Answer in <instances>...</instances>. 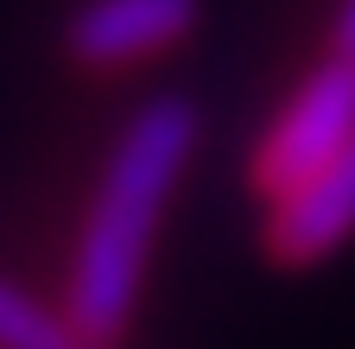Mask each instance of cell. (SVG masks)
Segmentation results:
<instances>
[{
	"instance_id": "cell-3",
	"label": "cell",
	"mask_w": 355,
	"mask_h": 349,
	"mask_svg": "<svg viewBox=\"0 0 355 349\" xmlns=\"http://www.w3.org/2000/svg\"><path fill=\"white\" fill-rule=\"evenodd\" d=\"M203 19V0H83L64 19V51L83 70H121L171 51Z\"/></svg>"
},
{
	"instance_id": "cell-7",
	"label": "cell",
	"mask_w": 355,
	"mask_h": 349,
	"mask_svg": "<svg viewBox=\"0 0 355 349\" xmlns=\"http://www.w3.org/2000/svg\"><path fill=\"white\" fill-rule=\"evenodd\" d=\"M76 349H114V337H83Z\"/></svg>"
},
{
	"instance_id": "cell-1",
	"label": "cell",
	"mask_w": 355,
	"mask_h": 349,
	"mask_svg": "<svg viewBox=\"0 0 355 349\" xmlns=\"http://www.w3.org/2000/svg\"><path fill=\"white\" fill-rule=\"evenodd\" d=\"M197 153V108L184 96H146L121 121V134L102 159L96 197L83 210L70 248L64 318L83 337H114L146 286V254L159 241V216Z\"/></svg>"
},
{
	"instance_id": "cell-2",
	"label": "cell",
	"mask_w": 355,
	"mask_h": 349,
	"mask_svg": "<svg viewBox=\"0 0 355 349\" xmlns=\"http://www.w3.org/2000/svg\"><path fill=\"white\" fill-rule=\"evenodd\" d=\"M349 140H355V64L330 51L279 102L273 127L260 134V146H254V185L266 197H286L318 165H330Z\"/></svg>"
},
{
	"instance_id": "cell-6",
	"label": "cell",
	"mask_w": 355,
	"mask_h": 349,
	"mask_svg": "<svg viewBox=\"0 0 355 349\" xmlns=\"http://www.w3.org/2000/svg\"><path fill=\"white\" fill-rule=\"evenodd\" d=\"M330 51L355 64V0H336V19H330Z\"/></svg>"
},
{
	"instance_id": "cell-5",
	"label": "cell",
	"mask_w": 355,
	"mask_h": 349,
	"mask_svg": "<svg viewBox=\"0 0 355 349\" xmlns=\"http://www.w3.org/2000/svg\"><path fill=\"white\" fill-rule=\"evenodd\" d=\"M76 343H83V330L64 312H51L26 286L0 280V349H76Z\"/></svg>"
},
{
	"instance_id": "cell-4",
	"label": "cell",
	"mask_w": 355,
	"mask_h": 349,
	"mask_svg": "<svg viewBox=\"0 0 355 349\" xmlns=\"http://www.w3.org/2000/svg\"><path fill=\"white\" fill-rule=\"evenodd\" d=\"M355 235V140L318 165L304 185H292L286 197H273L266 216V254L279 267H311V260L336 254Z\"/></svg>"
}]
</instances>
